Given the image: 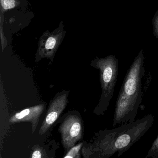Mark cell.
Segmentation results:
<instances>
[{"label": "cell", "instance_id": "12", "mask_svg": "<svg viewBox=\"0 0 158 158\" xmlns=\"http://www.w3.org/2000/svg\"><path fill=\"white\" fill-rule=\"evenodd\" d=\"M43 157V153L40 148L35 150L32 154V158H41Z\"/></svg>", "mask_w": 158, "mask_h": 158}, {"label": "cell", "instance_id": "7", "mask_svg": "<svg viewBox=\"0 0 158 158\" xmlns=\"http://www.w3.org/2000/svg\"><path fill=\"white\" fill-rule=\"evenodd\" d=\"M45 105L40 104L24 109L11 116L9 120V123L30 122L32 124L33 132H34L38 124L40 117L43 113Z\"/></svg>", "mask_w": 158, "mask_h": 158}, {"label": "cell", "instance_id": "4", "mask_svg": "<svg viewBox=\"0 0 158 158\" xmlns=\"http://www.w3.org/2000/svg\"><path fill=\"white\" fill-rule=\"evenodd\" d=\"M66 33L63 22H61L58 27L52 32L47 30L44 32L39 41L35 55L36 61L38 62L45 58L53 60Z\"/></svg>", "mask_w": 158, "mask_h": 158}, {"label": "cell", "instance_id": "5", "mask_svg": "<svg viewBox=\"0 0 158 158\" xmlns=\"http://www.w3.org/2000/svg\"><path fill=\"white\" fill-rule=\"evenodd\" d=\"M59 131L64 147L66 149H70L82 138L81 119L77 115H69L61 124Z\"/></svg>", "mask_w": 158, "mask_h": 158}, {"label": "cell", "instance_id": "9", "mask_svg": "<svg viewBox=\"0 0 158 158\" xmlns=\"http://www.w3.org/2000/svg\"><path fill=\"white\" fill-rule=\"evenodd\" d=\"M4 15L2 13H0V36L1 40L2 52H3L8 45V40L5 36L3 30L4 25Z\"/></svg>", "mask_w": 158, "mask_h": 158}, {"label": "cell", "instance_id": "11", "mask_svg": "<svg viewBox=\"0 0 158 158\" xmlns=\"http://www.w3.org/2000/svg\"><path fill=\"white\" fill-rule=\"evenodd\" d=\"M145 158H158V135L152 143Z\"/></svg>", "mask_w": 158, "mask_h": 158}, {"label": "cell", "instance_id": "10", "mask_svg": "<svg viewBox=\"0 0 158 158\" xmlns=\"http://www.w3.org/2000/svg\"><path fill=\"white\" fill-rule=\"evenodd\" d=\"M83 144V143H81L71 148L70 150L69 151V152L66 153L65 156L64 157V158H79L80 157L79 151H80V150L82 148Z\"/></svg>", "mask_w": 158, "mask_h": 158}, {"label": "cell", "instance_id": "8", "mask_svg": "<svg viewBox=\"0 0 158 158\" xmlns=\"http://www.w3.org/2000/svg\"><path fill=\"white\" fill-rule=\"evenodd\" d=\"M0 11L4 14L7 11L18 8L21 5L20 0H0Z\"/></svg>", "mask_w": 158, "mask_h": 158}, {"label": "cell", "instance_id": "2", "mask_svg": "<svg viewBox=\"0 0 158 158\" xmlns=\"http://www.w3.org/2000/svg\"><path fill=\"white\" fill-rule=\"evenodd\" d=\"M154 120L152 114H148L132 123L100 132L96 145L98 157L109 158L116 153L120 157L148 132Z\"/></svg>", "mask_w": 158, "mask_h": 158}, {"label": "cell", "instance_id": "1", "mask_svg": "<svg viewBox=\"0 0 158 158\" xmlns=\"http://www.w3.org/2000/svg\"><path fill=\"white\" fill-rule=\"evenodd\" d=\"M146 73L140 59L136 60L127 70L115 105L114 127L135 121L143 100V81Z\"/></svg>", "mask_w": 158, "mask_h": 158}, {"label": "cell", "instance_id": "3", "mask_svg": "<svg viewBox=\"0 0 158 158\" xmlns=\"http://www.w3.org/2000/svg\"><path fill=\"white\" fill-rule=\"evenodd\" d=\"M91 64L99 70L102 93L97 110L99 114H103L109 107L114 93L118 77V64L114 60L110 58L96 59Z\"/></svg>", "mask_w": 158, "mask_h": 158}, {"label": "cell", "instance_id": "6", "mask_svg": "<svg viewBox=\"0 0 158 158\" xmlns=\"http://www.w3.org/2000/svg\"><path fill=\"white\" fill-rule=\"evenodd\" d=\"M67 97V94H64L55 97L52 100L40 127V135L45 134L64 110L68 103Z\"/></svg>", "mask_w": 158, "mask_h": 158}]
</instances>
